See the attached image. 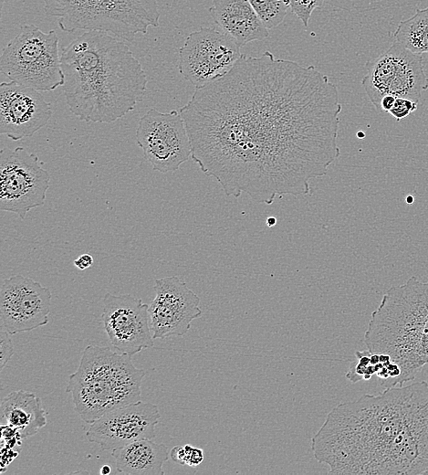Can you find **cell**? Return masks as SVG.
Masks as SVG:
<instances>
[{"instance_id":"obj_2","label":"cell","mask_w":428,"mask_h":475,"mask_svg":"<svg viewBox=\"0 0 428 475\" xmlns=\"http://www.w3.org/2000/svg\"><path fill=\"white\" fill-rule=\"evenodd\" d=\"M311 449L332 474L428 475V383L339 404Z\"/></svg>"},{"instance_id":"obj_25","label":"cell","mask_w":428,"mask_h":475,"mask_svg":"<svg viewBox=\"0 0 428 475\" xmlns=\"http://www.w3.org/2000/svg\"><path fill=\"white\" fill-rule=\"evenodd\" d=\"M11 334L5 329L0 327V346H1V357H0V370L1 372L9 362L11 357L15 354V349L11 340Z\"/></svg>"},{"instance_id":"obj_21","label":"cell","mask_w":428,"mask_h":475,"mask_svg":"<svg viewBox=\"0 0 428 475\" xmlns=\"http://www.w3.org/2000/svg\"><path fill=\"white\" fill-rule=\"evenodd\" d=\"M267 29L280 25L289 6L280 0H248Z\"/></svg>"},{"instance_id":"obj_17","label":"cell","mask_w":428,"mask_h":475,"mask_svg":"<svg viewBox=\"0 0 428 475\" xmlns=\"http://www.w3.org/2000/svg\"><path fill=\"white\" fill-rule=\"evenodd\" d=\"M209 13L220 29L231 36L240 48L269 35L248 0H213Z\"/></svg>"},{"instance_id":"obj_30","label":"cell","mask_w":428,"mask_h":475,"mask_svg":"<svg viewBox=\"0 0 428 475\" xmlns=\"http://www.w3.org/2000/svg\"><path fill=\"white\" fill-rule=\"evenodd\" d=\"M111 471V468L109 465H103L100 467L99 473L100 475H108Z\"/></svg>"},{"instance_id":"obj_5","label":"cell","mask_w":428,"mask_h":475,"mask_svg":"<svg viewBox=\"0 0 428 475\" xmlns=\"http://www.w3.org/2000/svg\"><path fill=\"white\" fill-rule=\"evenodd\" d=\"M145 375L131 356L89 344L68 376L66 392L71 394L74 410L90 425L111 410L139 401Z\"/></svg>"},{"instance_id":"obj_23","label":"cell","mask_w":428,"mask_h":475,"mask_svg":"<svg viewBox=\"0 0 428 475\" xmlns=\"http://www.w3.org/2000/svg\"><path fill=\"white\" fill-rule=\"evenodd\" d=\"M324 2L325 0H293L289 8L307 27L312 12L321 7Z\"/></svg>"},{"instance_id":"obj_6","label":"cell","mask_w":428,"mask_h":475,"mask_svg":"<svg viewBox=\"0 0 428 475\" xmlns=\"http://www.w3.org/2000/svg\"><path fill=\"white\" fill-rule=\"evenodd\" d=\"M62 31L100 30L131 42L160 24L157 0H43Z\"/></svg>"},{"instance_id":"obj_7","label":"cell","mask_w":428,"mask_h":475,"mask_svg":"<svg viewBox=\"0 0 428 475\" xmlns=\"http://www.w3.org/2000/svg\"><path fill=\"white\" fill-rule=\"evenodd\" d=\"M55 30L43 32L29 24L3 48L0 69L9 80L39 91H50L65 83Z\"/></svg>"},{"instance_id":"obj_16","label":"cell","mask_w":428,"mask_h":475,"mask_svg":"<svg viewBox=\"0 0 428 475\" xmlns=\"http://www.w3.org/2000/svg\"><path fill=\"white\" fill-rule=\"evenodd\" d=\"M51 116V106L39 90L11 80L1 83V134L14 141L31 137Z\"/></svg>"},{"instance_id":"obj_22","label":"cell","mask_w":428,"mask_h":475,"mask_svg":"<svg viewBox=\"0 0 428 475\" xmlns=\"http://www.w3.org/2000/svg\"><path fill=\"white\" fill-rule=\"evenodd\" d=\"M355 354L357 362L351 364L346 377L353 383L362 379L369 380L375 375V367L370 362L371 352L369 350L357 351Z\"/></svg>"},{"instance_id":"obj_26","label":"cell","mask_w":428,"mask_h":475,"mask_svg":"<svg viewBox=\"0 0 428 475\" xmlns=\"http://www.w3.org/2000/svg\"><path fill=\"white\" fill-rule=\"evenodd\" d=\"M185 448V465L196 467L204 460V451L202 449L194 448L192 445H184Z\"/></svg>"},{"instance_id":"obj_28","label":"cell","mask_w":428,"mask_h":475,"mask_svg":"<svg viewBox=\"0 0 428 475\" xmlns=\"http://www.w3.org/2000/svg\"><path fill=\"white\" fill-rule=\"evenodd\" d=\"M171 459L181 465H185V448L184 446H175L171 449Z\"/></svg>"},{"instance_id":"obj_31","label":"cell","mask_w":428,"mask_h":475,"mask_svg":"<svg viewBox=\"0 0 428 475\" xmlns=\"http://www.w3.org/2000/svg\"><path fill=\"white\" fill-rule=\"evenodd\" d=\"M276 223H277V220H276V218L273 217V216H270V217H268V218L266 219V224H267V226L270 227H274V226L276 225Z\"/></svg>"},{"instance_id":"obj_20","label":"cell","mask_w":428,"mask_h":475,"mask_svg":"<svg viewBox=\"0 0 428 475\" xmlns=\"http://www.w3.org/2000/svg\"><path fill=\"white\" fill-rule=\"evenodd\" d=\"M394 37L403 48L413 53L428 52V6L417 8L412 16L400 21Z\"/></svg>"},{"instance_id":"obj_19","label":"cell","mask_w":428,"mask_h":475,"mask_svg":"<svg viewBox=\"0 0 428 475\" xmlns=\"http://www.w3.org/2000/svg\"><path fill=\"white\" fill-rule=\"evenodd\" d=\"M120 473L131 475L164 474L163 463L168 459L164 444L152 439H141L111 451Z\"/></svg>"},{"instance_id":"obj_12","label":"cell","mask_w":428,"mask_h":475,"mask_svg":"<svg viewBox=\"0 0 428 475\" xmlns=\"http://www.w3.org/2000/svg\"><path fill=\"white\" fill-rule=\"evenodd\" d=\"M101 321L111 345L132 356L153 346L149 305L130 294L106 293Z\"/></svg>"},{"instance_id":"obj_14","label":"cell","mask_w":428,"mask_h":475,"mask_svg":"<svg viewBox=\"0 0 428 475\" xmlns=\"http://www.w3.org/2000/svg\"><path fill=\"white\" fill-rule=\"evenodd\" d=\"M160 419L156 405L139 400L101 416L90 424L86 437L102 450L112 451L137 440L154 438Z\"/></svg>"},{"instance_id":"obj_24","label":"cell","mask_w":428,"mask_h":475,"mask_svg":"<svg viewBox=\"0 0 428 475\" xmlns=\"http://www.w3.org/2000/svg\"><path fill=\"white\" fill-rule=\"evenodd\" d=\"M417 106L418 102L413 100L398 97L388 113L399 121L415 111Z\"/></svg>"},{"instance_id":"obj_10","label":"cell","mask_w":428,"mask_h":475,"mask_svg":"<svg viewBox=\"0 0 428 475\" xmlns=\"http://www.w3.org/2000/svg\"><path fill=\"white\" fill-rule=\"evenodd\" d=\"M242 53L236 41L223 30L201 27L179 49L178 69L195 88L225 75Z\"/></svg>"},{"instance_id":"obj_18","label":"cell","mask_w":428,"mask_h":475,"mask_svg":"<svg viewBox=\"0 0 428 475\" xmlns=\"http://www.w3.org/2000/svg\"><path fill=\"white\" fill-rule=\"evenodd\" d=\"M1 417L18 431L21 439L36 435L47 425L40 397L24 390L13 391L2 399Z\"/></svg>"},{"instance_id":"obj_11","label":"cell","mask_w":428,"mask_h":475,"mask_svg":"<svg viewBox=\"0 0 428 475\" xmlns=\"http://www.w3.org/2000/svg\"><path fill=\"white\" fill-rule=\"evenodd\" d=\"M136 141L154 171L178 170L192 155L190 138L179 111L150 109L139 121Z\"/></svg>"},{"instance_id":"obj_32","label":"cell","mask_w":428,"mask_h":475,"mask_svg":"<svg viewBox=\"0 0 428 475\" xmlns=\"http://www.w3.org/2000/svg\"><path fill=\"white\" fill-rule=\"evenodd\" d=\"M405 200L407 203L412 204L414 198L412 195H408Z\"/></svg>"},{"instance_id":"obj_1","label":"cell","mask_w":428,"mask_h":475,"mask_svg":"<svg viewBox=\"0 0 428 475\" xmlns=\"http://www.w3.org/2000/svg\"><path fill=\"white\" fill-rule=\"evenodd\" d=\"M339 90L314 66L242 54L179 109L192 159L227 196L307 195L339 157Z\"/></svg>"},{"instance_id":"obj_29","label":"cell","mask_w":428,"mask_h":475,"mask_svg":"<svg viewBox=\"0 0 428 475\" xmlns=\"http://www.w3.org/2000/svg\"><path fill=\"white\" fill-rule=\"evenodd\" d=\"M396 97L392 95H386L382 97L380 102L379 111L389 112V111L393 106Z\"/></svg>"},{"instance_id":"obj_4","label":"cell","mask_w":428,"mask_h":475,"mask_svg":"<svg viewBox=\"0 0 428 475\" xmlns=\"http://www.w3.org/2000/svg\"><path fill=\"white\" fill-rule=\"evenodd\" d=\"M367 350L390 355L401 368L396 385L428 364V282L411 277L391 287L372 311L364 334Z\"/></svg>"},{"instance_id":"obj_27","label":"cell","mask_w":428,"mask_h":475,"mask_svg":"<svg viewBox=\"0 0 428 475\" xmlns=\"http://www.w3.org/2000/svg\"><path fill=\"white\" fill-rule=\"evenodd\" d=\"M73 264L78 269L85 270L93 264V258L90 254L85 253L77 258Z\"/></svg>"},{"instance_id":"obj_9","label":"cell","mask_w":428,"mask_h":475,"mask_svg":"<svg viewBox=\"0 0 428 475\" xmlns=\"http://www.w3.org/2000/svg\"><path fill=\"white\" fill-rule=\"evenodd\" d=\"M50 179V174L35 153L23 147L2 149L0 209L25 219L30 210L44 205Z\"/></svg>"},{"instance_id":"obj_3","label":"cell","mask_w":428,"mask_h":475,"mask_svg":"<svg viewBox=\"0 0 428 475\" xmlns=\"http://www.w3.org/2000/svg\"><path fill=\"white\" fill-rule=\"evenodd\" d=\"M64 93L70 111L87 122H113L142 101L147 75L125 41L85 31L62 48Z\"/></svg>"},{"instance_id":"obj_33","label":"cell","mask_w":428,"mask_h":475,"mask_svg":"<svg viewBox=\"0 0 428 475\" xmlns=\"http://www.w3.org/2000/svg\"><path fill=\"white\" fill-rule=\"evenodd\" d=\"M282 2H284L285 4H287L288 6L290 5V3L293 1V0H280Z\"/></svg>"},{"instance_id":"obj_8","label":"cell","mask_w":428,"mask_h":475,"mask_svg":"<svg viewBox=\"0 0 428 475\" xmlns=\"http://www.w3.org/2000/svg\"><path fill=\"white\" fill-rule=\"evenodd\" d=\"M361 80L366 94L379 111L382 97L392 95L419 102L428 89L422 54L403 48L396 40L378 57L366 63Z\"/></svg>"},{"instance_id":"obj_13","label":"cell","mask_w":428,"mask_h":475,"mask_svg":"<svg viewBox=\"0 0 428 475\" xmlns=\"http://www.w3.org/2000/svg\"><path fill=\"white\" fill-rule=\"evenodd\" d=\"M51 291L22 275L3 280L0 290L1 327L11 335L42 327L48 322Z\"/></svg>"},{"instance_id":"obj_15","label":"cell","mask_w":428,"mask_h":475,"mask_svg":"<svg viewBox=\"0 0 428 475\" xmlns=\"http://www.w3.org/2000/svg\"><path fill=\"white\" fill-rule=\"evenodd\" d=\"M155 297L149 305L153 339L183 336L200 317V298L179 277L155 280Z\"/></svg>"}]
</instances>
